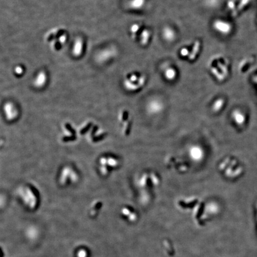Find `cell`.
<instances>
[{"label":"cell","mask_w":257,"mask_h":257,"mask_svg":"<svg viewBox=\"0 0 257 257\" xmlns=\"http://www.w3.org/2000/svg\"><path fill=\"white\" fill-rule=\"evenodd\" d=\"M80 180V175L75 167L68 164L61 167L58 176V182L63 187L76 184Z\"/></svg>","instance_id":"2"},{"label":"cell","mask_w":257,"mask_h":257,"mask_svg":"<svg viewBox=\"0 0 257 257\" xmlns=\"http://www.w3.org/2000/svg\"><path fill=\"white\" fill-rule=\"evenodd\" d=\"M48 76L47 73L44 71H40L34 78L33 81V85L34 88L40 89L44 88L47 83Z\"/></svg>","instance_id":"11"},{"label":"cell","mask_w":257,"mask_h":257,"mask_svg":"<svg viewBox=\"0 0 257 257\" xmlns=\"http://www.w3.org/2000/svg\"><path fill=\"white\" fill-rule=\"evenodd\" d=\"M164 77L167 81H174L177 77V71L172 66H168L164 70Z\"/></svg>","instance_id":"12"},{"label":"cell","mask_w":257,"mask_h":257,"mask_svg":"<svg viewBox=\"0 0 257 257\" xmlns=\"http://www.w3.org/2000/svg\"><path fill=\"white\" fill-rule=\"evenodd\" d=\"M93 125H94L93 122L90 120L85 121L84 123H83L80 126L79 130H78L79 135H84L86 134L89 132L91 128H92Z\"/></svg>","instance_id":"14"},{"label":"cell","mask_w":257,"mask_h":257,"mask_svg":"<svg viewBox=\"0 0 257 257\" xmlns=\"http://www.w3.org/2000/svg\"><path fill=\"white\" fill-rule=\"evenodd\" d=\"M151 32L148 29H144L140 35V42L142 45H147L151 38Z\"/></svg>","instance_id":"15"},{"label":"cell","mask_w":257,"mask_h":257,"mask_svg":"<svg viewBox=\"0 0 257 257\" xmlns=\"http://www.w3.org/2000/svg\"><path fill=\"white\" fill-rule=\"evenodd\" d=\"M17 195L23 204L30 210L35 209L40 202V192L32 185L25 184L17 189Z\"/></svg>","instance_id":"1"},{"label":"cell","mask_w":257,"mask_h":257,"mask_svg":"<svg viewBox=\"0 0 257 257\" xmlns=\"http://www.w3.org/2000/svg\"><path fill=\"white\" fill-rule=\"evenodd\" d=\"M161 36L162 39L166 42L171 43L176 40L177 32L173 27L169 25H166L162 27Z\"/></svg>","instance_id":"9"},{"label":"cell","mask_w":257,"mask_h":257,"mask_svg":"<svg viewBox=\"0 0 257 257\" xmlns=\"http://www.w3.org/2000/svg\"><path fill=\"white\" fill-rule=\"evenodd\" d=\"M102 203L100 201H95L91 205L90 210V215L91 216L94 217L97 214L98 212L101 208Z\"/></svg>","instance_id":"16"},{"label":"cell","mask_w":257,"mask_h":257,"mask_svg":"<svg viewBox=\"0 0 257 257\" xmlns=\"http://www.w3.org/2000/svg\"><path fill=\"white\" fill-rule=\"evenodd\" d=\"M77 139V131L69 122H65L61 125L60 140L63 143H70Z\"/></svg>","instance_id":"5"},{"label":"cell","mask_w":257,"mask_h":257,"mask_svg":"<svg viewBox=\"0 0 257 257\" xmlns=\"http://www.w3.org/2000/svg\"><path fill=\"white\" fill-rule=\"evenodd\" d=\"M2 111L6 120L9 123L16 122L20 117V110L13 101L6 102L2 106Z\"/></svg>","instance_id":"4"},{"label":"cell","mask_w":257,"mask_h":257,"mask_svg":"<svg viewBox=\"0 0 257 257\" xmlns=\"http://www.w3.org/2000/svg\"><path fill=\"white\" fill-rule=\"evenodd\" d=\"M88 251L84 248L78 250L77 253V257H88Z\"/></svg>","instance_id":"21"},{"label":"cell","mask_w":257,"mask_h":257,"mask_svg":"<svg viewBox=\"0 0 257 257\" xmlns=\"http://www.w3.org/2000/svg\"><path fill=\"white\" fill-rule=\"evenodd\" d=\"M212 27L217 34L222 36H227L232 30L231 25L223 19H217L213 21Z\"/></svg>","instance_id":"6"},{"label":"cell","mask_w":257,"mask_h":257,"mask_svg":"<svg viewBox=\"0 0 257 257\" xmlns=\"http://www.w3.org/2000/svg\"><path fill=\"white\" fill-rule=\"evenodd\" d=\"M119 160L117 157L105 154L100 157L98 160V169L100 174L103 177L110 175V173L119 166Z\"/></svg>","instance_id":"3"},{"label":"cell","mask_w":257,"mask_h":257,"mask_svg":"<svg viewBox=\"0 0 257 257\" xmlns=\"http://www.w3.org/2000/svg\"><path fill=\"white\" fill-rule=\"evenodd\" d=\"M146 0H130L128 2V7L133 10H141L145 7Z\"/></svg>","instance_id":"13"},{"label":"cell","mask_w":257,"mask_h":257,"mask_svg":"<svg viewBox=\"0 0 257 257\" xmlns=\"http://www.w3.org/2000/svg\"><path fill=\"white\" fill-rule=\"evenodd\" d=\"M68 40V35L66 34H64L59 36V38L58 39V41L60 44H61L63 45H64L67 42Z\"/></svg>","instance_id":"20"},{"label":"cell","mask_w":257,"mask_h":257,"mask_svg":"<svg viewBox=\"0 0 257 257\" xmlns=\"http://www.w3.org/2000/svg\"><path fill=\"white\" fill-rule=\"evenodd\" d=\"M14 72L16 75L21 76L24 73L25 69L23 68V66L21 65H18L15 66V68H14Z\"/></svg>","instance_id":"19"},{"label":"cell","mask_w":257,"mask_h":257,"mask_svg":"<svg viewBox=\"0 0 257 257\" xmlns=\"http://www.w3.org/2000/svg\"><path fill=\"white\" fill-rule=\"evenodd\" d=\"M84 50V41L81 37L76 38L73 41L71 53L75 58L81 57Z\"/></svg>","instance_id":"10"},{"label":"cell","mask_w":257,"mask_h":257,"mask_svg":"<svg viewBox=\"0 0 257 257\" xmlns=\"http://www.w3.org/2000/svg\"><path fill=\"white\" fill-rule=\"evenodd\" d=\"M140 29V26L139 25L138 23H134L133 25H132L131 26V27L130 28V32L131 34L132 35L133 37H135L136 35L138 33V32L139 31Z\"/></svg>","instance_id":"18"},{"label":"cell","mask_w":257,"mask_h":257,"mask_svg":"<svg viewBox=\"0 0 257 257\" xmlns=\"http://www.w3.org/2000/svg\"><path fill=\"white\" fill-rule=\"evenodd\" d=\"M117 54L114 48H106L98 52L96 55V61L100 63H104L108 60H110Z\"/></svg>","instance_id":"8"},{"label":"cell","mask_w":257,"mask_h":257,"mask_svg":"<svg viewBox=\"0 0 257 257\" xmlns=\"http://www.w3.org/2000/svg\"><path fill=\"white\" fill-rule=\"evenodd\" d=\"M107 135L104 128H102L98 125H93L92 128L88 133V141L91 143H96L104 140Z\"/></svg>","instance_id":"7"},{"label":"cell","mask_w":257,"mask_h":257,"mask_svg":"<svg viewBox=\"0 0 257 257\" xmlns=\"http://www.w3.org/2000/svg\"><path fill=\"white\" fill-rule=\"evenodd\" d=\"M188 54V51L186 48H183L182 50L180 51V54L182 57H185L186 55H187Z\"/></svg>","instance_id":"22"},{"label":"cell","mask_w":257,"mask_h":257,"mask_svg":"<svg viewBox=\"0 0 257 257\" xmlns=\"http://www.w3.org/2000/svg\"><path fill=\"white\" fill-rule=\"evenodd\" d=\"M205 4L210 8L217 7L220 3V0H203Z\"/></svg>","instance_id":"17"}]
</instances>
